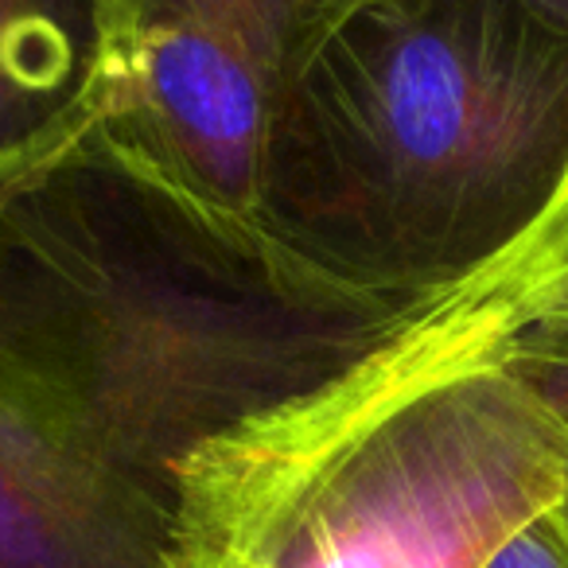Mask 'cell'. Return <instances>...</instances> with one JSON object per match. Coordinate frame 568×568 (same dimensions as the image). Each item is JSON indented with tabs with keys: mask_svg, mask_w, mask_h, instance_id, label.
<instances>
[{
	"mask_svg": "<svg viewBox=\"0 0 568 568\" xmlns=\"http://www.w3.org/2000/svg\"><path fill=\"white\" fill-rule=\"evenodd\" d=\"M568 183V36L514 0H363L276 113L257 230L343 293L428 304Z\"/></svg>",
	"mask_w": 568,
	"mask_h": 568,
	"instance_id": "6da1fadb",
	"label": "cell"
},
{
	"mask_svg": "<svg viewBox=\"0 0 568 568\" xmlns=\"http://www.w3.org/2000/svg\"><path fill=\"white\" fill-rule=\"evenodd\" d=\"M0 308L121 464L172 495L199 444L351 371L425 304L343 293L222 234L87 136L0 183Z\"/></svg>",
	"mask_w": 568,
	"mask_h": 568,
	"instance_id": "7a4b0ae2",
	"label": "cell"
},
{
	"mask_svg": "<svg viewBox=\"0 0 568 568\" xmlns=\"http://www.w3.org/2000/svg\"><path fill=\"white\" fill-rule=\"evenodd\" d=\"M471 284L351 371L199 444L164 568H483L568 487V433Z\"/></svg>",
	"mask_w": 568,
	"mask_h": 568,
	"instance_id": "3957f363",
	"label": "cell"
},
{
	"mask_svg": "<svg viewBox=\"0 0 568 568\" xmlns=\"http://www.w3.org/2000/svg\"><path fill=\"white\" fill-rule=\"evenodd\" d=\"M358 4L102 0L105 94L90 136L183 211L268 245L257 180L276 113Z\"/></svg>",
	"mask_w": 568,
	"mask_h": 568,
	"instance_id": "277c9868",
	"label": "cell"
},
{
	"mask_svg": "<svg viewBox=\"0 0 568 568\" xmlns=\"http://www.w3.org/2000/svg\"><path fill=\"white\" fill-rule=\"evenodd\" d=\"M168 521L172 495L0 308V568H164Z\"/></svg>",
	"mask_w": 568,
	"mask_h": 568,
	"instance_id": "5b68a950",
	"label": "cell"
},
{
	"mask_svg": "<svg viewBox=\"0 0 568 568\" xmlns=\"http://www.w3.org/2000/svg\"><path fill=\"white\" fill-rule=\"evenodd\" d=\"M102 94V0H0V183L87 141Z\"/></svg>",
	"mask_w": 568,
	"mask_h": 568,
	"instance_id": "8992f818",
	"label": "cell"
},
{
	"mask_svg": "<svg viewBox=\"0 0 568 568\" xmlns=\"http://www.w3.org/2000/svg\"><path fill=\"white\" fill-rule=\"evenodd\" d=\"M498 358L568 433V316H541L506 327Z\"/></svg>",
	"mask_w": 568,
	"mask_h": 568,
	"instance_id": "52a82bcc",
	"label": "cell"
},
{
	"mask_svg": "<svg viewBox=\"0 0 568 568\" xmlns=\"http://www.w3.org/2000/svg\"><path fill=\"white\" fill-rule=\"evenodd\" d=\"M483 568H568V545L552 514L545 510L541 518L521 526Z\"/></svg>",
	"mask_w": 568,
	"mask_h": 568,
	"instance_id": "ba28073f",
	"label": "cell"
},
{
	"mask_svg": "<svg viewBox=\"0 0 568 568\" xmlns=\"http://www.w3.org/2000/svg\"><path fill=\"white\" fill-rule=\"evenodd\" d=\"M529 17H537L541 24H549L552 32H565L568 36V0H514Z\"/></svg>",
	"mask_w": 568,
	"mask_h": 568,
	"instance_id": "9c48e42d",
	"label": "cell"
},
{
	"mask_svg": "<svg viewBox=\"0 0 568 568\" xmlns=\"http://www.w3.org/2000/svg\"><path fill=\"white\" fill-rule=\"evenodd\" d=\"M568 226V183H565V191H560V199H557V206H552V214L541 222V230H537L534 237H529L526 245H534V242H541V237H549V234H557V230H565ZM521 245V250H526Z\"/></svg>",
	"mask_w": 568,
	"mask_h": 568,
	"instance_id": "30bf717a",
	"label": "cell"
},
{
	"mask_svg": "<svg viewBox=\"0 0 568 568\" xmlns=\"http://www.w3.org/2000/svg\"><path fill=\"white\" fill-rule=\"evenodd\" d=\"M552 521H557V529H560V537H565V545H568V487H565V495L552 503Z\"/></svg>",
	"mask_w": 568,
	"mask_h": 568,
	"instance_id": "8fae6325",
	"label": "cell"
}]
</instances>
